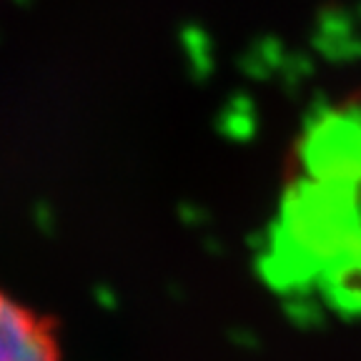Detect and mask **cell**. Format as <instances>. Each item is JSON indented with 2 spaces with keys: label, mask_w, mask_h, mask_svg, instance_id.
<instances>
[{
  "label": "cell",
  "mask_w": 361,
  "mask_h": 361,
  "mask_svg": "<svg viewBox=\"0 0 361 361\" xmlns=\"http://www.w3.org/2000/svg\"><path fill=\"white\" fill-rule=\"evenodd\" d=\"M0 361H66L56 322L0 288Z\"/></svg>",
  "instance_id": "cell-1"
}]
</instances>
